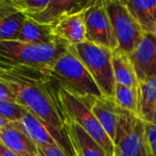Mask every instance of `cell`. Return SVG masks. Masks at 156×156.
<instances>
[{"instance_id": "9c48e42d", "label": "cell", "mask_w": 156, "mask_h": 156, "mask_svg": "<svg viewBox=\"0 0 156 156\" xmlns=\"http://www.w3.org/2000/svg\"><path fill=\"white\" fill-rule=\"evenodd\" d=\"M129 56L140 82L156 77L155 35L145 34L144 39Z\"/></svg>"}, {"instance_id": "ffe728a7", "label": "cell", "mask_w": 156, "mask_h": 156, "mask_svg": "<svg viewBox=\"0 0 156 156\" xmlns=\"http://www.w3.org/2000/svg\"><path fill=\"white\" fill-rule=\"evenodd\" d=\"M139 117L145 123L156 125V77L140 82Z\"/></svg>"}, {"instance_id": "5b68a950", "label": "cell", "mask_w": 156, "mask_h": 156, "mask_svg": "<svg viewBox=\"0 0 156 156\" xmlns=\"http://www.w3.org/2000/svg\"><path fill=\"white\" fill-rule=\"evenodd\" d=\"M60 97L69 120L78 123L106 151L109 155L114 156V144L92 113L90 99H80L63 87L60 89Z\"/></svg>"}, {"instance_id": "277c9868", "label": "cell", "mask_w": 156, "mask_h": 156, "mask_svg": "<svg viewBox=\"0 0 156 156\" xmlns=\"http://www.w3.org/2000/svg\"><path fill=\"white\" fill-rule=\"evenodd\" d=\"M69 50L84 64L102 94L113 98L116 81L112 69V50L89 41L69 46Z\"/></svg>"}, {"instance_id": "6da1fadb", "label": "cell", "mask_w": 156, "mask_h": 156, "mask_svg": "<svg viewBox=\"0 0 156 156\" xmlns=\"http://www.w3.org/2000/svg\"><path fill=\"white\" fill-rule=\"evenodd\" d=\"M0 81L12 90L19 104L48 126L62 150L69 156H75L68 133L69 118L60 97L61 85L49 67L0 63Z\"/></svg>"}, {"instance_id": "3957f363", "label": "cell", "mask_w": 156, "mask_h": 156, "mask_svg": "<svg viewBox=\"0 0 156 156\" xmlns=\"http://www.w3.org/2000/svg\"><path fill=\"white\" fill-rule=\"evenodd\" d=\"M49 68L61 87L75 96L83 100L104 96L84 64L69 49Z\"/></svg>"}, {"instance_id": "f546056e", "label": "cell", "mask_w": 156, "mask_h": 156, "mask_svg": "<svg viewBox=\"0 0 156 156\" xmlns=\"http://www.w3.org/2000/svg\"><path fill=\"white\" fill-rule=\"evenodd\" d=\"M38 156H39V155H38Z\"/></svg>"}, {"instance_id": "9a60e30c", "label": "cell", "mask_w": 156, "mask_h": 156, "mask_svg": "<svg viewBox=\"0 0 156 156\" xmlns=\"http://www.w3.org/2000/svg\"><path fill=\"white\" fill-rule=\"evenodd\" d=\"M68 133L75 156H110L78 123L69 120Z\"/></svg>"}, {"instance_id": "8fae6325", "label": "cell", "mask_w": 156, "mask_h": 156, "mask_svg": "<svg viewBox=\"0 0 156 156\" xmlns=\"http://www.w3.org/2000/svg\"><path fill=\"white\" fill-rule=\"evenodd\" d=\"M90 105L92 113L100 124L112 141L114 142L120 122L121 108L117 105L113 98L106 96L90 99Z\"/></svg>"}, {"instance_id": "83f0119b", "label": "cell", "mask_w": 156, "mask_h": 156, "mask_svg": "<svg viewBox=\"0 0 156 156\" xmlns=\"http://www.w3.org/2000/svg\"><path fill=\"white\" fill-rule=\"evenodd\" d=\"M10 123H11V122H10V121H8V120H7V119H5V117L0 116V130H2V129H4V128L7 127Z\"/></svg>"}, {"instance_id": "5bb4252c", "label": "cell", "mask_w": 156, "mask_h": 156, "mask_svg": "<svg viewBox=\"0 0 156 156\" xmlns=\"http://www.w3.org/2000/svg\"><path fill=\"white\" fill-rule=\"evenodd\" d=\"M83 12L68 16L54 25L53 32L55 36L66 41L69 46L87 41Z\"/></svg>"}, {"instance_id": "30bf717a", "label": "cell", "mask_w": 156, "mask_h": 156, "mask_svg": "<svg viewBox=\"0 0 156 156\" xmlns=\"http://www.w3.org/2000/svg\"><path fill=\"white\" fill-rule=\"evenodd\" d=\"M92 2L93 0H49L43 11L29 18L40 24L54 26L68 16L83 12Z\"/></svg>"}, {"instance_id": "4316f807", "label": "cell", "mask_w": 156, "mask_h": 156, "mask_svg": "<svg viewBox=\"0 0 156 156\" xmlns=\"http://www.w3.org/2000/svg\"><path fill=\"white\" fill-rule=\"evenodd\" d=\"M0 156H18L15 153H13L12 151H10L9 149H7L4 144H0Z\"/></svg>"}, {"instance_id": "603a6c76", "label": "cell", "mask_w": 156, "mask_h": 156, "mask_svg": "<svg viewBox=\"0 0 156 156\" xmlns=\"http://www.w3.org/2000/svg\"><path fill=\"white\" fill-rule=\"evenodd\" d=\"M16 10L27 17L35 16L43 11L48 5L49 0H10Z\"/></svg>"}, {"instance_id": "7a4b0ae2", "label": "cell", "mask_w": 156, "mask_h": 156, "mask_svg": "<svg viewBox=\"0 0 156 156\" xmlns=\"http://www.w3.org/2000/svg\"><path fill=\"white\" fill-rule=\"evenodd\" d=\"M69 49V45L61 39L51 44L0 41V63L35 68L51 67Z\"/></svg>"}, {"instance_id": "44dd1931", "label": "cell", "mask_w": 156, "mask_h": 156, "mask_svg": "<svg viewBox=\"0 0 156 156\" xmlns=\"http://www.w3.org/2000/svg\"><path fill=\"white\" fill-rule=\"evenodd\" d=\"M113 99L120 108L139 116L140 85L130 87L116 84Z\"/></svg>"}, {"instance_id": "d6986e66", "label": "cell", "mask_w": 156, "mask_h": 156, "mask_svg": "<svg viewBox=\"0 0 156 156\" xmlns=\"http://www.w3.org/2000/svg\"><path fill=\"white\" fill-rule=\"evenodd\" d=\"M112 69L116 84L130 87L140 85L129 54L118 49L112 51Z\"/></svg>"}, {"instance_id": "4fadbf2b", "label": "cell", "mask_w": 156, "mask_h": 156, "mask_svg": "<svg viewBox=\"0 0 156 156\" xmlns=\"http://www.w3.org/2000/svg\"><path fill=\"white\" fill-rule=\"evenodd\" d=\"M0 141L18 156H38L37 146L21 130L17 122H11L0 130Z\"/></svg>"}, {"instance_id": "cb8c5ba5", "label": "cell", "mask_w": 156, "mask_h": 156, "mask_svg": "<svg viewBox=\"0 0 156 156\" xmlns=\"http://www.w3.org/2000/svg\"><path fill=\"white\" fill-rule=\"evenodd\" d=\"M146 139L151 156H156V125L145 123Z\"/></svg>"}, {"instance_id": "52a82bcc", "label": "cell", "mask_w": 156, "mask_h": 156, "mask_svg": "<svg viewBox=\"0 0 156 156\" xmlns=\"http://www.w3.org/2000/svg\"><path fill=\"white\" fill-rule=\"evenodd\" d=\"M104 4L118 41V50L130 55L144 39L145 33L124 1L104 0Z\"/></svg>"}, {"instance_id": "ac0fdd59", "label": "cell", "mask_w": 156, "mask_h": 156, "mask_svg": "<svg viewBox=\"0 0 156 156\" xmlns=\"http://www.w3.org/2000/svg\"><path fill=\"white\" fill-rule=\"evenodd\" d=\"M59 40L53 32V26L40 24L27 17L17 41L30 44H51Z\"/></svg>"}, {"instance_id": "ba28073f", "label": "cell", "mask_w": 156, "mask_h": 156, "mask_svg": "<svg viewBox=\"0 0 156 156\" xmlns=\"http://www.w3.org/2000/svg\"><path fill=\"white\" fill-rule=\"evenodd\" d=\"M83 14L87 41L105 47L112 51L118 49V41L104 0H93Z\"/></svg>"}, {"instance_id": "2e32d148", "label": "cell", "mask_w": 156, "mask_h": 156, "mask_svg": "<svg viewBox=\"0 0 156 156\" xmlns=\"http://www.w3.org/2000/svg\"><path fill=\"white\" fill-rule=\"evenodd\" d=\"M145 34H156V0L124 1Z\"/></svg>"}, {"instance_id": "f1b7e54d", "label": "cell", "mask_w": 156, "mask_h": 156, "mask_svg": "<svg viewBox=\"0 0 156 156\" xmlns=\"http://www.w3.org/2000/svg\"><path fill=\"white\" fill-rule=\"evenodd\" d=\"M155 37H156V34H155Z\"/></svg>"}, {"instance_id": "7402d4cb", "label": "cell", "mask_w": 156, "mask_h": 156, "mask_svg": "<svg viewBox=\"0 0 156 156\" xmlns=\"http://www.w3.org/2000/svg\"><path fill=\"white\" fill-rule=\"evenodd\" d=\"M28 110L18 102H8L0 101V116L5 117L11 122H20Z\"/></svg>"}, {"instance_id": "d4e9b609", "label": "cell", "mask_w": 156, "mask_h": 156, "mask_svg": "<svg viewBox=\"0 0 156 156\" xmlns=\"http://www.w3.org/2000/svg\"><path fill=\"white\" fill-rule=\"evenodd\" d=\"M37 149L39 156H69L58 145L38 146Z\"/></svg>"}, {"instance_id": "8992f818", "label": "cell", "mask_w": 156, "mask_h": 156, "mask_svg": "<svg viewBox=\"0 0 156 156\" xmlns=\"http://www.w3.org/2000/svg\"><path fill=\"white\" fill-rule=\"evenodd\" d=\"M114 144V156H151L145 122L137 115L121 108Z\"/></svg>"}, {"instance_id": "7c38bea8", "label": "cell", "mask_w": 156, "mask_h": 156, "mask_svg": "<svg viewBox=\"0 0 156 156\" xmlns=\"http://www.w3.org/2000/svg\"><path fill=\"white\" fill-rule=\"evenodd\" d=\"M27 16L15 8L10 0L0 1V41L18 39Z\"/></svg>"}, {"instance_id": "484cf974", "label": "cell", "mask_w": 156, "mask_h": 156, "mask_svg": "<svg viewBox=\"0 0 156 156\" xmlns=\"http://www.w3.org/2000/svg\"><path fill=\"white\" fill-rule=\"evenodd\" d=\"M0 101L8 102H17L16 95L14 94L12 90L2 81H0Z\"/></svg>"}, {"instance_id": "e0dca14e", "label": "cell", "mask_w": 156, "mask_h": 156, "mask_svg": "<svg viewBox=\"0 0 156 156\" xmlns=\"http://www.w3.org/2000/svg\"><path fill=\"white\" fill-rule=\"evenodd\" d=\"M17 123L21 130L37 147L46 145H58L53 138L48 126H46L30 112H28Z\"/></svg>"}]
</instances>
